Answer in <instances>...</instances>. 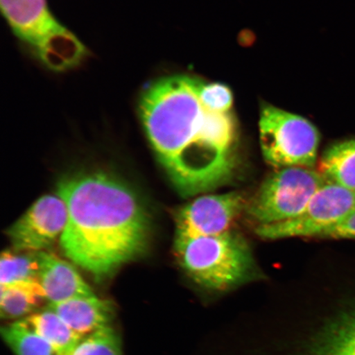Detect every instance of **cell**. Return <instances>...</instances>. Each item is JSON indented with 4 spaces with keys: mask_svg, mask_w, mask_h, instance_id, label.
Masks as SVG:
<instances>
[{
    "mask_svg": "<svg viewBox=\"0 0 355 355\" xmlns=\"http://www.w3.org/2000/svg\"><path fill=\"white\" fill-rule=\"evenodd\" d=\"M202 80L174 75L157 80L140 97L139 114L159 163L184 197L223 187L239 167L232 113L204 103Z\"/></svg>",
    "mask_w": 355,
    "mask_h": 355,
    "instance_id": "cell-1",
    "label": "cell"
},
{
    "mask_svg": "<svg viewBox=\"0 0 355 355\" xmlns=\"http://www.w3.org/2000/svg\"><path fill=\"white\" fill-rule=\"evenodd\" d=\"M58 194L68 208L60 244L64 254L96 281L144 252L150 217L135 191L103 172L66 178Z\"/></svg>",
    "mask_w": 355,
    "mask_h": 355,
    "instance_id": "cell-2",
    "label": "cell"
},
{
    "mask_svg": "<svg viewBox=\"0 0 355 355\" xmlns=\"http://www.w3.org/2000/svg\"><path fill=\"white\" fill-rule=\"evenodd\" d=\"M175 250L190 279L211 295L264 277L246 239L230 230L213 236L175 238Z\"/></svg>",
    "mask_w": 355,
    "mask_h": 355,
    "instance_id": "cell-3",
    "label": "cell"
},
{
    "mask_svg": "<svg viewBox=\"0 0 355 355\" xmlns=\"http://www.w3.org/2000/svg\"><path fill=\"white\" fill-rule=\"evenodd\" d=\"M13 32L49 69L64 71L86 55L78 37L51 15L46 0H1Z\"/></svg>",
    "mask_w": 355,
    "mask_h": 355,
    "instance_id": "cell-4",
    "label": "cell"
},
{
    "mask_svg": "<svg viewBox=\"0 0 355 355\" xmlns=\"http://www.w3.org/2000/svg\"><path fill=\"white\" fill-rule=\"evenodd\" d=\"M259 135L261 152L270 166L313 168L317 162L320 136L300 115L266 105L261 111Z\"/></svg>",
    "mask_w": 355,
    "mask_h": 355,
    "instance_id": "cell-5",
    "label": "cell"
},
{
    "mask_svg": "<svg viewBox=\"0 0 355 355\" xmlns=\"http://www.w3.org/2000/svg\"><path fill=\"white\" fill-rule=\"evenodd\" d=\"M328 181L313 168H279L266 179L248 204V215L259 225L295 218Z\"/></svg>",
    "mask_w": 355,
    "mask_h": 355,
    "instance_id": "cell-6",
    "label": "cell"
},
{
    "mask_svg": "<svg viewBox=\"0 0 355 355\" xmlns=\"http://www.w3.org/2000/svg\"><path fill=\"white\" fill-rule=\"evenodd\" d=\"M355 211V193L327 182L300 215L279 223L257 225L256 234L264 239L317 237Z\"/></svg>",
    "mask_w": 355,
    "mask_h": 355,
    "instance_id": "cell-7",
    "label": "cell"
},
{
    "mask_svg": "<svg viewBox=\"0 0 355 355\" xmlns=\"http://www.w3.org/2000/svg\"><path fill=\"white\" fill-rule=\"evenodd\" d=\"M245 206V199L237 192L195 198L178 212L176 238L213 236L227 232Z\"/></svg>",
    "mask_w": 355,
    "mask_h": 355,
    "instance_id": "cell-8",
    "label": "cell"
},
{
    "mask_svg": "<svg viewBox=\"0 0 355 355\" xmlns=\"http://www.w3.org/2000/svg\"><path fill=\"white\" fill-rule=\"evenodd\" d=\"M68 208L60 196L46 195L37 200L8 230L17 251L42 252L63 234Z\"/></svg>",
    "mask_w": 355,
    "mask_h": 355,
    "instance_id": "cell-9",
    "label": "cell"
},
{
    "mask_svg": "<svg viewBox=\"0 0 355 355\" xmlns=\"http://www.w3.org/2000/svg\"><path fill=\"white\" fill-rule=\"evenodd\" d=\"M38 279L51 304L95 296L72 265L49 252H40Z\"/></svg>",
    "mask_w": 355,
    "mask_h": 355,
    "instance_id": "cell-10",
    "label": "cell"
},
{
    "mask_svg": "<svg viewBox=\"0 0 355 355\" xmlns=\"http://www.w3.org/2000/svg\"><path fill=\"white\" fill-rule=\"evenodd\" d=\"M48 309L81 337L110 327L115 316L112 302L96 295L50 304Z\"/></svg>",
    "mask_w": 355,
    "mask_h": 355,
    "instance_id": "cell-11",
    "label": "cell"
},
{
    "mask_svg": "<svg viewBox=\"0 0 355 355\" xmlns=\"http://www.w3.org/2000/svg\"><path fill=\"white\" fill-rule=\"evenodd\" d=\"M299 355H355V308L327 323Z\"/></svg>",
    "mask_w": 355,
    "mask_h": 355,
    "instance_id": "cell-12",
    "label": "cell"
},
{
    "mask_svg": "<svg viewBox=\"0 0 355 355\" xmlns=\"http://www.w3.org/2000/svg\"><path fill=\"white\" fill-rule=\"evenodd\" d=\"M44 299L46 297L38 279L1 285L0 308L2 318L17 319L28 317Z\"/></svg>",
    "mask_w": 355,
    "mask_h": 355,
    "instance_id": "cell-13",
    "label": "cell"
},
{
    "mask_svg": "<svg viewBox=\"0 0 355 355\" xmlns=\"http://www.w3.org/2000/svg\"><path fill=\"white\" fill-rule=\"evenodd\" d=\"M24 320L46 340L60 355H69L83 338L49 309L34 313Z\"/></svg>",
    "mask_w": 355,
    "mask_h": 355,
    "instance_id": "cell-14",
    "label": "cell"
},
{
    "mask_svg": "<svg viewBox=\"0 0 355 355\" xmlns=\"http://www.w3.org/2000/svg\"><path fill=\"white\" fill-rule=\"evenodd\" d=\"M320 168L327 180L355 193V139L329 146L322 155Z\"/></svg>",
    "mask_w": 355,
    "mask_h": 355,
    "instance_id": "cell-15",
    "label": "cell"
},
{
    "mask_svg": "<svg viewBox=\"0 0 355 355\" xmlns=\"http://www.w3.org/2000/svg\"><path fill=\"white\" fill-rule=\"evenodd\" d=\"M1 334L3 340L15 355H60L24 319L2 327Z\"/></svg>",
    "mask_w": 355,
    "mask_h": 355,
    "instance_id": "cell-16",
    "label": "cell"
},
{
    "mask_svg": "<svg viewBox=\"0 0 355 355\" xmlns=\"http://www.w3.org/2000/svg\"><path fill=\"white\" fill-rule=\"evenodd\" d=\"M40 272V252L17 254L3 252L0 261V282L1 285L38 279Z\"/></svg>",
    "mask_w": 355,
    "mask_h": 355,
    "instance_id": "cell-17",
    "label": "cell"
},
{
    "mask_svg": "<svg viewBox=\"0 0 355 355\" xmlns=\"http://www.w3.org/2000/svg\"><path fill=\"white\" fill-rule=\"evenodd\" d=\"M69 355H123L121 340L112 327L83 337Z\"/></svg>",
    "mask_w": 355,
    "mask_h": 355,
    "instance_id": "cell-18",
    "label": "cell"
},
{
    "mask_svg": "<svg viewBox=\"0 0 355 355\" xmlns=\"http://www.w3.org/2000/svg\"><path fill=\"white\" fill-rule=\"evenodd\" d=\"M202 97L208 107L218 112H230L232 107V92L224 84L204 83Z\"/></svg>",
    "mask_w": 355,
    "mask_h": 355,
    "instance_id": "cell-19",
    "label": "cell"
},
{
    "mask_svg": "<svg viewBox=\"0 0 355 355\" xmlns=\"http://www.w3.org/2000/svg\"><path fill=\"white\" fill-rule=\"evenodd\" d=\"M318 238L355 239V211L339 223L324 230Z\"/></svg>",
    "mask_w": 355,
    "mask_h": 355,
    "instance_id": "cell-20",
    "label": "cell"
}]
</instances>
